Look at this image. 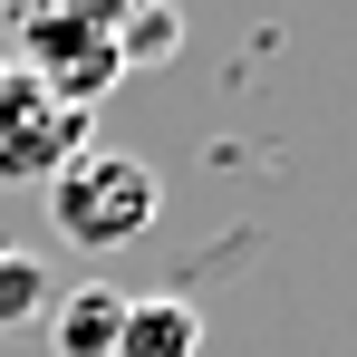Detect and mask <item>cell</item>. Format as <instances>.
Segmentation results:
<instances>
[{
  "mask_svg": "<svg viewBox=\"0 0 357 357\" xmlns=\"http://www.w3.org/2000/svg\"><path fill=\"white\" fill-rule=\"evenodd\" d=\"M49 222L77 251H126V241L155 222V165L116 155V145H77L59 174H49Z\"/></svg>",
  "mask_w": 357,
  "mask_h": 357,
  "instance_id": "obj_1",
  "label": "cell"
},
{
  "mask_svg": "<svg viewBox=\"0 0 357 357\" xmlns=\"http://www.w3.org/2000/svg\"><path fill=\"white\" fill-rule=\"evenodd\" d=\"M20 77H39L59 107H97L107 87H116V39H107V10H39V20H20Z\"/></svg>",
  "mask_w": 357,
  "mask_h": 357,
  "instance_id": "obj_2",
  "label": "cell"
},
{
  "mask_svg": "<svg viewBox=\"0 0 357 357\" xmlns=\"http://www.w3.org/2000/svg\"><path fill=\"white\" fill-rule=\"evenodd\" d=\"M77 145H87V116L59 107L39 77L0 68V183H49Z\"/></svg>",
  "mask_w": 357,
  "mask_h": 357,
  "instance_id": "obj_3",
  "label": "cell"
},
{
  "mask_svg": "<svg viewBox=\"0 0 357 357\" xmlns=\"http://www.w3.org/2000/svg\"><path fill=\"white\" fill-rule=\"evenodd\" d=\"M203 348V309L183 290H155V299H126L116 319V357H193Z\"/></svg>",
  "mask_w": 357,
  "mask_h": 357,
  "instance_id": "obj_4",
  "label": "cell"
},
{
  "mask_svg": "<svg viewBox=\"0 0 357 357\" xmlns=\"http://www.w3.org/2000/svg\"><path fill=\"white\" fill-rule=\"evenodd\" d=\"M116 319H126L116 290H68V299H49V348L59 357H116Z\"/></svg>",
  "mask_w": 357,
  "mask_h": 357,
  "instance_id": "obj_5",
  "label": "cell"
},
{
  "mask_svg": "<svg viewBox=\"0 0 357 357\" xmlns=\"http://www.w3.org/2000/svg\"><path fill=\"white\" fill-rule=\"evenodd\" d=\"M49 299H59V280H49L39 251H0V338L29 328V319H49Z\"/></svg>",
  "mask_w": 357,
  "mask_h": 357,
  "instance_id": "obj_6",
  "label": "cell"
},
{
  "mask_svg": "<svg viewBox=\"0 0 357 357\" xmlns=\"http://www.w3.org/2000/svg\"><path fill=\"white\" fill-rule=\"evenodd\" d=\"M107 39H116V68L174 59V49H183V20H174V10H107Z\"/></svg>",
  "mask_w": 357,
  "mask_h": 357,
  "instance_id": "obj_7",
  "label": "cell"
},
{
  "mask_svg": "<svg viewBox=\"0 0 357 357\" xmlns=\"http://www.w3.org/2000/svg\"><path fill=\"white\" fill-rule=\"evenodd\" d=\"M0 68H10V59H0Z\"/></svg>",
  "mask_w": 357,
  "mask_h": 357,
  "instance_id": "obj_8",
  "label": "cell"
}]
</instances>
